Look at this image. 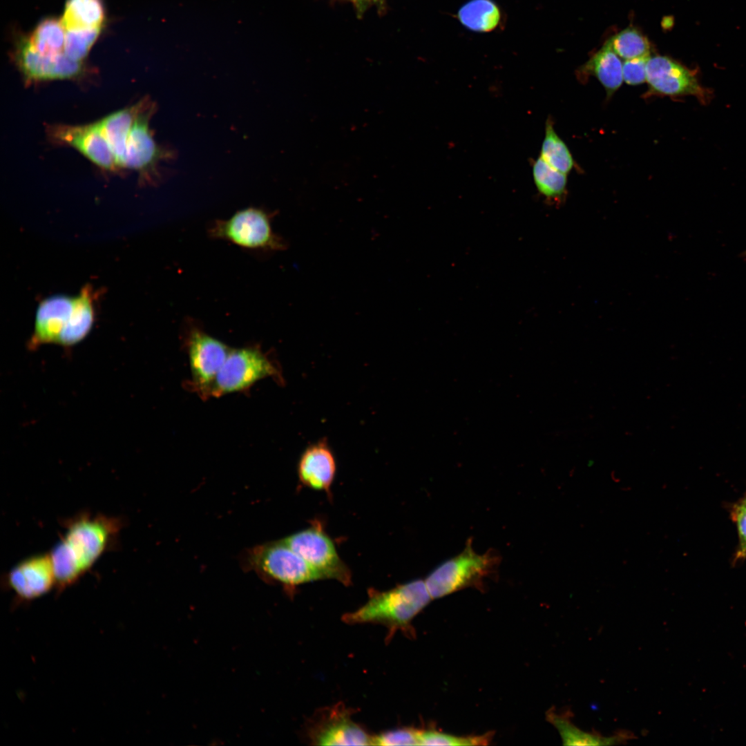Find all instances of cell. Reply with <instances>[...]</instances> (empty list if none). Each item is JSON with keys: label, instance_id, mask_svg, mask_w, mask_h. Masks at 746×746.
Wrapping results in <instances>:
<instances>
[{"label": "cell", "instance_id": "obj_1", "mask_svg": "<svg viewBox=\"0 0 746 746\" xmlns=\"http://www.w3.org/2000/svg\"><path fill=\"white\" fill-rule=\"evenodd\" d=\"M63 525L64 533L50 553L59 594L115 546L124 523L120 517L86 512L66 520Z\"/></svg>", "mask_w": 746, "mask_h": 746}, {"label": "cell", "instance_id": "obj_2", "mask_svg": "<svg viewBox=\"0 0 746 746\" xmlns=\"http://www.w3.org/2000/svg\"><path fill=\"white\" fill-rule=\"evenodd\" d=\"M431 600L425 582L421 579L387 591L370 589L367 602L343 615V620L349 624H381L388 629V637L391 638L398 631H410L411 621Z\"/></svg>", "mask_w": 746, "mask_h": 746}, {"label": "cell", "instance_id": "obj_3", "mask_svg": "<svg viewBox=\"0 0 746 746\" xmlns=\"http://www.w3.org/2000/svg\"><path fill=\"white\" fill-rule=\"evenodd\" d=\"M241 560L245 569L254 571L265 580L287 588L323 580L283 539L250 548L245 551Z\"/></svg>", "mask_w": 746, "mask_h": 746}, {"label": "cell", "instance_id": "obj_4", "mask_svg": "<svg viewBox=\"0 0 746 746\" xmlns=\"http://www.w3.org/2000/svg\"><path fill=\"white\" fill-rule=\"evenodd\" d=\"M209 233L211 238L248 250L272 252L287 247V242L273 230L271 214L256 207L245 208L226 220L214 221Z\"/></svg>", "mask_w": 746, "mask_h": 746}, {"label": "cell", "instance_id": "obj_5", "mask_svg": "<svg viewBox=\"0 0 746 746\" xmlns=\"http://www.w3.org/2000/svg\"><path fill=\"white\" fill-rule=\"evenodd\" d=\"M499 557L492 551L475 553L469 539L463 551L439 565L425 582L432 599L470 586H479L496 569Z\"/></svg>", "mask_w": 746, "mask_h": 746}, {"label": "cell", "instance_id": "obj_6", "mask_svg": "<svg viewBox=\"0 0 746 746\" xmlns=\"http://www.w3.org/2000/svg\"><path fill=\"white\" fill-rule=\"evenodd\" d=\"M266 378L284 382L278 365L260 348H231L211 386L209 397L245 391Z\"/></svg>", "mask_w": 746, "mask_h": 746}, {"label": "cell", "instance_id": "obj_7", "mask_svg": "<svg viewBox=\"0 0 746 746\" xmlns=\"http://www.w3.org/2000/svg\"><path fill=\"white\" fill-rule=\"evenodd\" d=\"M283 539L318 571L323 580H335L345 586L351 584V571L340 557L333 541L320 522L315 520L307 528Z\"/></svg>", "mask_w": 746, "mask_h": 746}, {"label": "cell", "instance_id": "obj_8", "mask_svg": "<svg viewBox=\"0 0 746 746\" xmlns=\"http://www.w3.org/2000/svg\"><path fill=\"white\" fill-rule=\"evenodd\" d=\"M184 343L191 375L189 386L200 397L209 398L215 379L231 348L195 325L187 327Z\"/></svg>", "mask_w": 746, "mask_h": 746}, {"label": "cell", "instance_id": "obj_9", "mask_svg": "<svg viewBox=\"0 0 746 746\" xmlns=\"http://www.w3.org/2000/svg\"><path fill=\"white\" fill-rule=\"evenodd\" d=\"M647 82L646 97L691 95L702 104L711 98V93L700 84L696 71L667 56L650 57L647 64Z\"/></svg>", "mask_w": 746, "mask_h": 746}, {"label": "cell", "instance_id": "obj_10", "mask_svg": "<svg viewBox=\"0 0 746 746\" xmlns=\"http://www.w3.org/2000/svg\"><path fill=\"white\" fill-rule=\"evenodd\" d=\"M154 111L153 104L148 100L142 102L128 137L122 166L138 171L144 179L157 173L156 167L160 161L173 156L171 151L160 147L153 137L149 121Z\"/></svg>", "mask_w": 746, "mask_h": 746}, {"label": "cell", "instance_id": "obj_11", "mask_svg": "<svg viewBox=\"0 0 746 746\" xmlns=\"http://www.w3.org/2000/svg\"><path fill=\"white\" fill-rule=\"evenodd\" d=\"M6 588L15 595V604L28 603L56 587L52 561L48 553L37 554L15 565L6 575Z\"/></svg>", "mask_w": 746, "mask_h": 746}, {"label": "cell", "instance_id": "obj_12", "mask_svg": "<svg viewBox=\"0 0 746 746\" xmlns=\"http://www.w3.org/2000/svg\"><path fill=\"white\" fill-rule=\"evenodd\" d=\"M317 745H372V736L351 718V712L336 705L322 711L309 729Z\"/></svg>", "mask_w": 746, "mask_h": 746}, {"label": "cell", "instance_id": "obj_13", "mask_svg": "<svg viewBox=\"0 0 746 746\" xmlns=\"http://www.w3.org/2000/svg\"><path fill=\"white\" fill-rule=\"evenodd\" d=\"M15 57L23 77L29 81L69 79L83 72L82 62L70 59L64 52L42 55L30 46L26 37L17 42Z\"/></svg>", "mask_w": 746, "mask_h": 746}, {"label": "cell", "instance_id": "obj_14", "mask_svg": "<svg viewBox=\"0 0 746 746\" xmlns=\"http://www.w3.org/2000/svg\"><path fill=\"white\" fill-rule=\"evenodd\" d=\"M50 135L56 142L72 146L103 169L115 171L119 168L97 122L82 126H55L50 128Z\"/></svg>", "mask_w": 746, "mask_h": 746}, {"label": "cell", "instance_id": "obj_15", "mask_svg": "<svg viewBox=\"0 0 746 746\" xmlns=\"http://www.w3.org/2000/svg\"><path fill=\"white\" fill-rule=\"evenodd\" d=\"M75 296L54 295L41 300L37 309L32 336L28 347L34 350L45 344H58L73 309Z\"/></svg>", "mask_w": 746, "mask_h": 746}, {"label": "cell", "instance_id": "obj_16", "mask_svg": "<svg viewBox=\"0 0 746 746\" xmlns=\"http://www.w3.org/2000/svg\"><path fill=\"white\" fill-rule=\"evenodd\" d=\"M297 472L303 486L330 492L336 475V462L326 440L313 443L304 450L298 460Z\"/></svg>", "mask_w": 746, "mask_h": 746}, {"label": "cell", "instance_id": "obj_17", "mask_svg": "<svg viewBox=\"0 0 746 746\" xmlns=\"http://www.w3.org/2000/svg\"><path fill=\"white\" fill-rule=\"evenodd\" d=\"M590 76H594L601 83L607 98L622 84V62L606 42L577 72V77L582 82H585Z\"/></svg>", "mask_w": 746, "mask_h": 746}, {"label": "cell", "instance_id": "obj_18", "mask_svg": "<svg viewBox=\"0 0 746 746\" xmlns=\"http://www.w3.org/2000/svg\"><path fill=\"white\" fill-rule=\"evenodd\" d=\"M98 294L92 285L87 284L75 296L70 321L61 334L58 345L73 346L88 334L95 320V300Z\"/></svg>", "mask_w": 746, "mask_h": 746}, {"label": "cell", "instance_id": "obj_19", "mask_svg": "<svg viewBox=\"0 0 746 746\" xmlns=\"http://www.w3.org/2000/svg\"><path fill=\"white\" fill-rule=\"evenodd\" d=\"M142 102L114 112L97 122L119 167H122L128 137Z\"/></svg>", "mask_w": 746, "mask_h": 746}, {"label": "cell", "instance_id": "obj_20", "mask_svg": "<svg viewBox=\"0 0 746 746\" xmlns=\"http://www.w3.org/2000/svg\"><path fill=\"white\" fill-rule=\"evenodd\" d=\"M548 720L557 729L564 745H611L624 743L631 737L630 734L620 732L604 737L589 733L577 727L568 717L551 710L547 713Z\"/></svg>", "mask_w": 746, "mask_h": 746}, {"label": "cell", "instance_id": "obj_21", "mask_svg": "<svg viewBox=\"0 0 746 746\" xmlns=\"http://www.w3.org/2000/svg\"><path fill=\"white\" fill-rule=\"evenodd\" d=\"M105 19L102 0H67L61 21L66 30L102 28Z\"/></svg>", "mask_w": 746, "mask_h": 746}, {"label": "cell", "instance_id": "obj_22", "mask_svg": "<svg viewBox=\"0 0 746 746\" xmlns=\"http://www.w3.org/2000/svg\"><path fill=\"white\" fill-rule=\"evenodd\" d=\"M532 173L538 191L547 200L559 204L566 195L567 175L549 165L541 156L534 160Z\"/></svg>", "mask_w": 746, "mask_h": 746}, {"label": "cell", "instance_id": "obj_23", "mask_svg": "<svg viewBox=\"0 0 746 746\" xmlns=\"http://www.w3.org/2000/svg\"><path fill=\"white\" fill-rule=\"evenodd\" d=\"M458 17L472 30L489 32L498 25L500 12L491 0H472L460 8Z\"/></svg>", "mask_w": 746, "mask_h": 746}, {"label": "cell", "instance_id": "obj_24", "mask_svg": "<svg viewBox=\"0 0 746 746\" xmlns=\"http://www.w3.org/2000/svg\"><path fill=\"white\" fill-rule=\"evenodd\" d=\"M65 37L66 29L61 20L48 18L38 24L28 39L38 52L56 55L64 52Z\"/></svg>", "mask_w": 746, "mask_h": 746}, {"label": "cell", "instance_id": "obj_25", "mask_svg": "<svg viewBox=\"0 0 746 746\" xmlns=\"http://www.w3.org/2000/svg\"><path fill=\"white\" fill-rule=\"evenodd\" d=\"M540 156L552 167L566 175L575 166L572 154L565 142L556 133L551 117L546 122Z\"/></svg>", "mask_w": 746, "mask_h": 746}, {"label": "cell", "instance_id": "obj_26", "mask_svg": "<svg viewBox=\"0 0 746 746\" xmlns=\"http://www.w3.org/2000/svg\"><path fill=\"white\" fill-rule=\"evenodd\" d=\"M611 49L621 58L627 60L650 55L647 38L635 28H627L606 41Z\"/></svg>", "mask_w": 746, "mask_h": 746}, {"label": "cell", "instance_id": "obj_27", "mask_svg": "<svg viewBox=\"0 0 746 746\" xmlns=\"http://www.w3.org/2000/svg\"><path fill=\"white\" fill-rule=\"evenodd\" d=\"M100 32L101 28L66 30L64 52L70 59L82 62Z\"/></svg>", "mask_w": 746, "mask_h": 746}, {"label": "cell", "instance_id": "obj_28", "mask_svg": "<svg viewBox=\"0 0 746 746\" xmlns=\"http://www.w3.org/2000/svg\"><path fill=\"white\" fill-rule=\"evenodd\" d=\"M492 733L479 736H458L433 729L420 730V745H486L492 740Z\"/></svg>", "mask_w": 746, "mask_h": 746}, {"label": "cell", "instance_id": "obj_29", "mask_svg": "<svg viewBox=\"0 0 746 746\" xmlns=\"http://www.w3.org/2000/svg\"><path fill=\"white\" fill-rule=\"evenodd\" d=\"M729 513L738 532V542L732 559V564L736 566L746 559V492L731 505Z\"/></svg>", "mask_w": 746, "mask_h": 746}, {"label": "cell", "instance_id": "obj_30", "mask_svg": "<svg viewBox=\"0 0 746 746\" xmlns=\"http://www.w3.org/2000/svg\"><path fill=\"white\" fill-rule=\"evenodd\" d=\"M419 729H392L372 736V745H419Z\"/></svg>", "mask_w": 746, "mask_h": 746}, {"label": "cell", "instance_id": "obj_31", "mask_svg": "<svg viewBox=\"0 0 746 746\" xmlns=\"http://www.w3.org/2000/svg\"><path fill=\"white\" fill-rule=\"evenodd\" d=\"M650 55L625 60L622 63L623 81L635 86L647 82V64Z\"/></svg>", "mask_w": 746, "mask_h": 746}, {"label": "cell", "instance_id": "obj_32", "mask_svg": "<svg viewBox=\"0 0 746 746\" xmlns=\"http://www.w3.org/2000/svg\"><path fill=\"white\" fill-rule=\"evenodd\" d=\"M356 6L359 9H365L370 6L381 3L384 0H347Z\"/></svg>", "mask_w": 746, "mask_h": 746}, {"label": "cell", "instance_id": "obj_33", "mask_svg": "<svg viewBox=\"0 0 746 746\" xmlns=\"http://www.w3.org/2000/svg\"><path fill=\"white\" fill-rule=\"evenodd\" d=\"M745 255L746 256V252H745Z\"/></svg>", "mask_w": 746, "mask_h": 746}]
</instances>
